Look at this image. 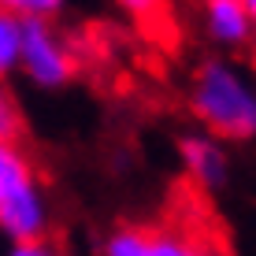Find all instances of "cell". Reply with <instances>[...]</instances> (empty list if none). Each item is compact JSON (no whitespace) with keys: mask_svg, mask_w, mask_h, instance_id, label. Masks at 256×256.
<instances>
[{"mask_svg":"<svg viewBox=\"0 0 256 256\" xmlns=\"http://www.w3.org/2000/svg\"><path fill=\"white\" fill-rule=\"evenodd\" d=\"M190 108L208 126L212 138L223 141H252L256 138V86L230 60L208 56L193 70Z\"/></svg>","mask_w":256,"mask_h":256,"instance_id":"cell-1","label":"cell"},{"mask_svg":"<svg viewBox=\"0 0 256 256\" xmlns=\"http://www.w3.org/2000/svg\"><path fill=\"white\" fill-rule=\"evenodd\" d=\"M48 223L38 171L19 145H0V230L15 245L41 242Z\"/></svg>","mask_w":256,"mask_h":256,"instance_id":"cell-2","label":"cell"},{"mask_svg":"<svg viewBox=\"0 0 256 256\" xmlns=\"http://www.w3.org/2000/svg\"><path fill=\"white\" fill-rule=\"evenodd\" d=\"M19 67L45 90H56V86L70 82L74 74V56L64 41L56 38L52 22L41 19H22V60Z\"/></svg>","mask_w":256,"mask_h":256,"instance_id":"cell-3","label":"cell"},{"mask_svg":"<svg viewBox=\"0 0 256 256\" xmlns=\"http://www.w3.org/2000/svg\"><path fill=\"white\" fill-rule=\"evenodd\" d=\"M193 230L178 226H119L104 242V256H190Z\"/></svg>","mask_w":256,"mask_h":256,"instance_id":"cell-4","label":"cell"},{"mask_svg":"<svg viewBox=\"0 0 256 256\" xmlns=\"http://www.w3.org/2000/svg\"><path fill=\"white\" fill-rule=\"evenodd\" d=\"M178 156L186 174L204 193L223 190L226 178H230V156H226L223 141H216L212 134H186L178 141Z\"/></svg>","mask_w":256,"mask_h":256,"instance_id":"cell-5","label":"cell"},{"mask_svg":"<svg viewBox=\"0 0 256 256\" xmlns=\"http://www.w3.org/2000/svg\"><path fill=\"white\" fill-rule=\"evenodd\" d=\"M204 30L219 45L242 48L252 41V19L245 0H208L204 4Z\"/></svg>","mask_w":256,"mask_h":256,"instance_id":"cell-6","label":"cell"},{"mask_svg":"<svg viewBox=\"0 0 256 256\" xmlns=\"http://www.w3.org/2000/svg\"><path fill=\"white\" fill-rule=\"evenodd\" d=\"M22 60V19L8 4H0V82Z\"/></svg>","mask_w":256,"mask_h":256,"instance_id":"cell-7","label":"cell"},{"mask_svg":"<svg viewBox=\"0 0 256 256\" xmlns=\"http://www.w3.org/2000/svg\"><path fill=\"white\" fill-rule=\"evenodd\" d=\"M26 122H22V112H19V100L15 93L0 82V145H19Z\"/></svg>","mask_w":256,"mask_h":256,"instance_id":"cell-8","label":"cell"},{"mask_svg":"<svg viewBox=\"0 0 256 256\" xmlns=\"http://www.w3.org/2000/svg\"><path fill=\"white\" fill-rule=\"evenodd\" d=\"M19 19H41V22H48V15H56L60 8V0H19V4H8Z\"/></svg>","mask_w":256,"mask_h":256,"instance_id":"cell-9","label":"cell"},{"mask_svg":"<svg viewBox=\"0 0 256 256\" xmlns=\"http://www.w3.org/2000/svg\"><path fill=\"white\" fill-rule=\"evenodd\" d=\"M190 256H226V249H223V245H216V242H212V238H204V234H193Z\"/></svg>","mask_w":256,"mask_h":256,"instance_id":"cell-10","label":"cell"},{"mask_svg":"<svg viewBox=\"0 0 256 256\" xmlns=\"http://www.w3.org/2000/svg\"><path fill=\"white\" fill-rule=\"evenodd\" d=\"M12 256H56L45 242H30V245H15Z\"/></svg>","mask_w":256,"mask_h":256,"instance_id":"cell-11","label":"cell"},{"mask_svg":"<svg viewBox=\"0 0 256 256\" xmlns=\"http://www.w3.org/2000/svg\"><path fill=\"white\" fill-rule=\"evenodd\" d=\"M245 8H249V19H252V34H256V0H245Z\"/></svg>","mask_w":256,"mask_h":256,"instance_id":"cell-12","label":"cell"}]
</instances>
